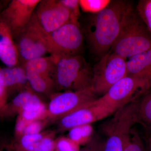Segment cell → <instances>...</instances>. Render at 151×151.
<instances>
[{
  "label": "cell",
  "mask_w": 151,
  "mask_h": 151,
  "mask_svg": "<svg viewBox=\"0 0 151 151\" xmlns=\"http://www.w3.org/2000/svg\"><path fill=\"white\" fill-rule=\"evenodd\" d=\"M127 76L151 77V48L127 60Z\"/></svg>",
  "instance_id": "17"
},
{
  "label": "cell",
  "mask_w": 151,
  "mask_h": 151,
  "mask_svg": "<svg viewBox=\"0 0 151 151\" xmlns=\"http://www.w3.org/2000/svg\"><path fill=\"white\" fill-rule=\"evenodd\" d=\"M56 58L52 55L40 57L29 60L25 63L23 67L26 73H38L53 78L56 67Z\"/></svg>",
  "instance_id": "18"
},
{
  "label": "cell",
  "mask_w": 151,
  "mask_h": 151,
  "mask_svg": "<svg viewBox=\"0 0 151 151\" xmlns=\"http://www.w3.org/2000/svg\"><path fill=\"white\" fill-rule=\"evenodd\" d=\"M137 104L136 100L119 108L111 119L103 124L102 131L107 137L104 151H124L133 127L139 123Z\"/></svg>",
  "instance_id": "4"
},
{
  "label": "cell",
  "mask_w": 151,
  "mask_h": 151,
  "mask_svg": "<svg viewBox=\"0 0 151 151\" xmlns=\"http://www.w3.org/2000/svg\"><path fill=\"white\" fill-rule=\"evenodd\" d=\"M113 113L108 108L95 104L93 101L58 120V129L65 132L74 127L91 124L105 119Z\"/></svg>",
  "instance_id": "12"
},
{
  "label": "cell",
  "mask_w": 151,
  "mask_h": 151,
  "mask_svg": "<svg viewBox=\"0 0 151 151\" xmlns=\"http://www.w3.org/2000/svg\"><path fill=\"white\" fill-rule=\"evenodd\" d=\"M132 9L131 4L126 1H111L105 8L95 14L87 34L89 45L94 53L102 57L109 51Z\"/></svg>",
  "instance_id": "1"
},
{
  "label": "cell",
  "mask_w": 151,
  "mask_h": 151,
  "mask_svg": "<svg viewBox=\"0 0 151 151\" xmlns=\"http://www.w3.org/2000/svg\"><path fill=\"white\" fill-rule=\"evenodd\" d=\"M137 14L151 34V0H141L138 3Z\"/></svg>",
  "instance_id": "23"
},
{
  "label": "cell",
  "mask_w": 151,
  "mask_h": 151,
  "mask_svg": "<svg viewBox=\"0 0 151 151\" xmlns=\"http://www.w3.org/2000/svg\"><path fill=\"white\" fill-rule=\"evenodd\" d=\"M1 74L8 96L10 93H19L30 87L25 70L22 65L1 68Z\"/></svg>",
  "instance_id": "14"
},
{
  "label": "cell",
  "mask_w": 151,
  "mask_h": 151,
  "mask_svg": "<svg viewBox=\"0 0 151 151\" xmlns=\"http://www.w3.org/2000/svg\"><path fill=\"white\" fill-rule=\"evenodd\" d=\"M19 58V65L23 66L29 60L49 53L48 47L35 14L26 27L14 39Z\"/></svg>",
  "instance_id": "8"
},
{
  "label": "cell",
  "mask_w": 151,
  "mask_h": 151,
  "mask_svg": "<svg viewBox=\"0 0 151 151\" xmlns=\"http://www.w3.org/2000/svg\"><path fill=\"white\" fill-rule=\"evenodd\" d=\"M150 48V33L133 9L126 17L111 50L127 59Z\"/></svg>",
  "instance_id": "3"
},
{
  "label": "cell",
  "mask_w": 151,
  "mask_h": 151,
  "mask_svg": "<svg viewBox=\"0 0 151 151\" xmlns=\"http://www.w3.org/2000/svg\"><path fill=\"white\" fill-rule=\"evenodd\" d=\"M42 32L49 53L55 58L77 55L83 44V36L79 24L69 22L55 30Z\"/></svg>",
  "instance_id": "7"
},
{
  "label": "cell",
  "mask_w": 151,
  "mask_h": 151,
  "mask_svg": "<svg viewBox=\"0 0 151 151\" xmlns=\"http://www.w3.org/2000/svg\"><path fill=\"white\" fill-rule=\"evenodd\" d=\"M151 88V77L127 76L113 85L103 96L94 100L113 113L128 103L136 101Z\"/></svg>",
  "instance_id": "5"
},
{
  "label": "cell",
  "mask_w": 151,
  "mask_h": 151,
  "mask_svg": "<svg viewBox=\"0 0 151 151\" xmlns=\"http://www.w3.org/2000/svg\"><path fill=\"white\" fill-rule=\"evenodd\" d=\"M40 97L30 87L19 92L9 103H8L2 116L18 114L32 104L42 102Z\"/></svg>",
  "instance_id": "16"
},
{
  "label": "cell",
  "mask_w": 151,
  "mask_h": 151,
  "mask_svg": "<svg viewBox=\"0 0 151 151\" xmlns=\"http://www.w3.org/2000/svg\"><path fill=\"white\" fill-rule=\"evenodd\" d=\"M65 7L67 8L71 14L74 23L79 24L78 19L80 15V6L78 0H60Z\"/></svg>",
  "instance_id": "27"
},
{
  "label": "cell",
  "mask_w": 151,
  "mask_h": 151,
  "mask_svg": "<svg viewBox=\"0 0 151 151\" xmlns=\"http://www.w3.org/2000/svg\"><path fill=\"white\" fill-rule=\"evenodd\" d=\"M1 69L0 67V116L2 117L8 103L7 100L8 96L5 86L3 83L1 74Z\"/></svg>",
  "instance_id": "30"
},
{
  "label": "cell",
  "mask_w": 151,
  "mask_h": 151,
  "mask_svg": "<svg viewBox=\"0 0 151 151\" xmlns=\"http://www.w3.org/2000/svg\"></svg>",
  "instance_id": "36"
},
{
  "label": "cell",
  "mask_w": 151,
  "mask_h": 151,
  "mask_svg": "<svg viewBox=\"0 0 151 151\" xmlns=\"http://www.w3.org/2000/svg\"><path fill=\"white\" fill-rule=\"evenodd\" d=\"M96 94L92 87L79 90L67 91L52 94L47 106V120H59L96 100Z\"/></svg>",
  "instance_id": "9"
},
{
  "label": "cell",
  "mask_w": 151,
  "mask_h": 151,
  "mask_svg": "<svg viewBox=\"0 0 151 151\" xmlns=\"http://www.w3.org/2000/svg\"><path fill=\"white\" fill-rule=\"evenodd\" d=\"M56 59L53 77L55 89L76 91L91 87L92 69L83 57L77 55Z\"/></svg>",
  "instance_id": "2"
},
{
  "label": "cell",
  "mask_w": 151,
  "mask_h": 151,
  "mask_svg": "<svg viewBox=\"0 0 151 151\" xmlns=\"http://www.w3.org/2000/svg\"><path fill=\"white\" fill-rule=\"evenodd\" d=\"M92 86L96 94L104 95L127 75V60L111 50L101 57L92 69Z\"/></svg>",
  "instance_id": "6"
},
{
  "label": "cell",
  "mask_w": 151,
  "mask_h": 151,
  "mask_svg": "<svg viewBox=\"0 0 151 151\" xmlns=\"http://www.w3.org/2000/svg\"><path fill=\"white\" fill-rule=\"evenodd\" d=\"M0 60L7 67L19 65V58L9 29L0 17Z\"/></svg>",
  "instance_id": "15"
},
{
  "label": "cell",
  "mask_w": 151,
  "mask_h": 151,
  "mask_svg": "<svg viewBox=\"0 0 151 151\" xmlns=\"http://www.w3.org/2000/svg\"><path fill=\"white\" fill-rule=\"evenodd\" d=\"M48 122L47 119H42L29 122L24 130L23 135L35 134L40 133Z\"/></svg>",
  "instance_id": "28"
},
{
  "label": "cell",
  "mask_w": 151,
  "mask_h": 151,
  "mask_svg": "<svg viewBox=\"0 0 151 151\" xmlns=\"http://www.w3.org/2000/svg\"><path fill=\"white\" fill-rule=\"evenodd\" d=\"M35 14L39 24L47 32H52L68 23H73L69 10L60 0L40 1Z\"/></svg>",
  "instance_id": "11"
},
{
  "label": "cell",
  "mask_w": 151,
  "mask_h": 151,
  "mask_svg": "<svg viewBox=\"0 0 151 151\" xmlns=\"http://www.w3.org/2000/svg\"><path fill=\"white\" fill-rule=\"evenodd\" d=\"M2 5H1V4H0V12H1V11L2 10Z\"/></svg>",
  "instance_id": "34"
},
{
  "label": "cell",
  "mask_w": 151,
  "mask_h": 151,
  "mask_svg": "<svg viewBox=\"0 0 151 151\" xmlns=\"http://www.w3.org/2000/svg\"><path fill=\"white\" fill-rule=\"evenodd\" d=\"M79 147L68 137H59L55 139V150L57 151H78Z\"/></svg>",
  "instance_id": "26"
},
{
  "label": "cell",
  "mask_w": 151,
  "mask_h": 151,
  "mask_svg": "<svg viewBox=\"0 0 151 151\" xmlns=\"http://www.w3.org/2000/svg\"><path fill=\"white\" fill-rule=\"evenodd\" d=\"M40 0H12L0 12V17L14 39L29 23Z\"/></svg>",
  "instance_id": "10"
},
{
  "label": "cell",
  "mask_w": 151,
  "mask_h": 151,
  "mask_svg": "<svg viewBox=\"0 0 151 151\" xmlns=\"http://www.w3.org/2000/svg\"><path fill=\"white\" fill-rule=\"evenodd\" d=\"M124 151H148L139 134L134 128L127 139Z\"/></svg>",
  "instance_id": "24"
},
{
  "label": "cell",
  "mask_w": 151,
  "mask_h": 151,
  "mask_svg": "<svg viewBox=\"0 0 151 151\" xmlns=\"http://www.w3.org/2000/svg\"><path fill=\"white\" fill-rule=\"evenodd\" d=\"M29 122L26 121L18 115L15 127L14 134L15 139H19L24 135V130Z\"/></svg>",
  "instance_id": "31"
},
{
  "label": "cell",
  "mask_w": 151,
  "mask_h": 151,
  "mask_svg": "<svg viewBox=\"0 0 151 151\" xmlns=\"http://www.w3.org/2000/svg\"><path fill=\"white\" fill-rule=\"evenodd\" d=\"M18 115L29 122L47 119V106L43 103L38 107L22 111Z\"/></svg>",
  "instance_id": "22"
},
{
  "label": "cell",
  "mask_w": 151,
  "mask_h": 151,
  "mask_svg": "<svg viewBox=\"0 0 151 151\" xmlns=\"http://www.w3.org/2000/svg\"><path fill=\"white\" fill-rule=\"evenodd\" d=\"M105 142L97 137L92 138L84 147L78 151H104Z\"/></svg>",
  "instance_id": "29"
},
{
  "label": "cell",
  "mask_w": 151,
  "mask_h": 151,
  "mask_svg": "<svg viewBox=\"0 0 151 151\" xmlns=\"http://www.w3.org/2000/svg\"><path fill=\"white\" fill-rule=\"evenodd\" d=\"M26 74L30 88L36 94L50 96L52 94L55 89L52 77L35 73H26Z\"/></svg>",
  "instance_id": "19"
},
{
  "label": "cell",
  "mask_w": 151,
  "mask_h": 151,
  "mask_svg": "<svg viewBox=\"0 0 151 151\" xmlns=\"http://www.w3.org/2000/svg\"><path fill=\"white\" fill-rule=\"evenodd\" d=\"M55 132L48 131L25 135L12 142L16 151H55Z\"/></svg>",
  "instance_id": "13"
},
{
  "label": "cell",
  "mask_w": 151,
  "mask_h": 151,
  "mask_svg": "<svg viewBox=\"0 0 151 151\" xmlns=\"http://www.w3.org/2000/svg\"><path fill=\"white\" fill-rule=\"evenodd\" d=\"M0 151H15L12 142H3L0 144Z\"/></svg>",
  "instance_id": "32"
},
{
  "label": "cell",
  "mask_w": 151,
  "mask_h": 151,
  "mask_svg": "<svg viewBox=\"0 0 151 151\" xmlns=\"http://www.w3.org/2000/svg\"><path fill=\"white\" fill-rule=\"evenodd\" d=\"M55 151H56V150H55Z\"/></svg>",
  "instance_id": "35"
},
{
  "label": "cell",
  "mask_w": 151,
  "mask_h": 151,
  "mask_svg": "<svg viewBox=\"0 0 151 151\" xmlns=\"http://www.w3.org/2000/svg\"><path fill=\"white\" fill-rule=\"evenodd\" d=\"M79 6L83 12L97 14L111 3L109 0H80Z\"/></svg>",
  "instance_id": "25"
},
{
  "label": "cell",
  "mask_w": 151,
  "mask_h": 151,
  "mask_svg": "<svg viewBox=\"0 0 151 151\" xmlns=\"http://www.w3.org/2000/svg\"><path fill=\"white\" fill-rule=\"evenodd\" d=\"M145 137L147 150L148 151H151V133L147 131Z\"/></svg>",
  "instance_id": "33"
},
{
  "label": "cell",
  "mask_w": 151,
  "mask_h": 151,
  "mask_svg": "<svg viewBox=\"0 0 151 151\" xmlns=\"http://www.w3.org/2000/svg\"><path fill=\"white\" fill-rule=\"evenodd\" d=\"M92 130L90 124L74 127L68 131V137L79 145H84L92 139Z\"/></svg>",
  "instance_id": "21"
},
{
  "label": "cell",
  "mask_w": 151,
  "mask_h": 151,
  "mask_svg": "<svg viewBox=\"0 0 151 151\" xmlns=\"http://www.w3.org/2000/svg\"><path fill=\"white\" fill-rule=\"evenodd\" d=\"M137 115L139 123L151 133V88L138 100Z\"/></svg>",
  "instance_id": "20"
}]
</instances>
